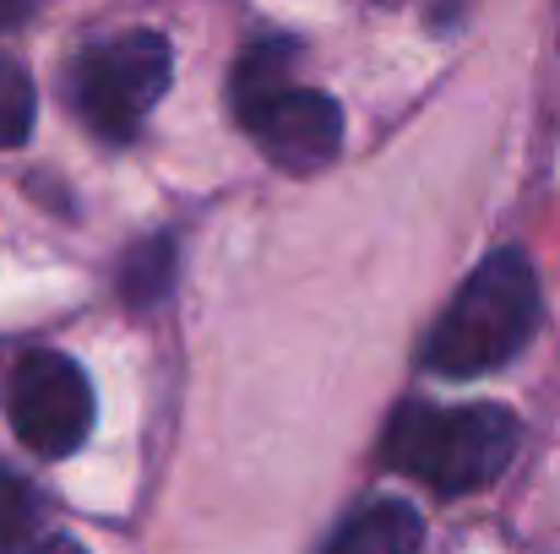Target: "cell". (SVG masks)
Here are the masks:
<instances>
[{
	"label": "cell",
	"instance_id": "1",
	"mask_svg": "<svg viewBox=\"0 0 560 554\" xmlns=\"http://www.w3.org/2000/svg\"><path fill=\"white\" fill-rule=\"evenodd\" d=\"M294 38H256L229 71V109L267 164L283 175H316L343 148V109L332 93L294 82Z\"/></svg>",
	"mask_w": 560,
	"mask_h": 554
},
{
	"label": "cell",
	"instance_id": "2",
	"mask_svg": "<svg viewBox=\"0 0 560 554\" xmlns=\"http://www.w3.org/2000/svg\"><path fill=\"white\" fill-rule=\"evenodd\" d=\"M539 316H545V305H539L534 261L517 245L490 250L468 272V283L452 294L441 321L430 327L419 359L430 375H446V380L490 375L528 349V338L539 332Z\"/></svg>",
	"mask_w": 560,
	"mask_h": 554
},
{
	"label": "cell",
	"instance_id": "3",
	"mask_svg": "<svg viewBox=\"0 0 560 554\" xmlns=\"http://www.w3.org/2000/svg\"><path fill=\"white\" fill-rule=\"evenodd\" d=\"M517 413L501 402L474 408H435V402H402L386 419L381 462L419 479L435 495H474L506 473L517 457Z\"/></svg>",
	"mask_w": 560,
	"mask_h": 554
},
{
	"label": "cell",
	"instance_id": "4",
	"mask_svg": "<svg viewBox=\"0 0 560 554\" xmlns=\"http://www.w3.org/2000/svg\"><path fill=\"white\" fill-rule=\"evenodd\" d=\"M175 82V49L164 33H148V27H131V33H115V38H98L88 44L71 71H66V98L77 109V120L98 137V142H115L126 148L142 120L159 109V98L170 93Z\"/></svg>",
	"mask_w": 560,
	"mask_h": 554
},
{
	"label": "cell",
	"instance_id": "5",
	"mask_svg": "<svg viewBox=\"0 0 560 554\" xmlns=\"http://www.w3.org/2000/svg\"><path fill=\"white\" fill-rule=\"evenodd\" d=\"M93 380L71 354L38 349L11 375V429L38 457H71L93 435Z\"/></svg>",
	"mask_w": 560,
	"mask_h": 554
},
{
	"label": "cell",
	"instance_id": "6",
	"mask_svg": "<svg viewBox=\"0 0 560 554\" xmlns=\"http://www.w3.org/2000/svg\"><path fill=\"white\" fill-rule=\"evenodd\" d=\"M419 544H424V517L408 500L381 495L343 517L327 554H419Z\"/></svg>",
	"mask_w": 560,
	"mask_h": 554
},
{
	"label": "cell",
	"instance_id": "7",
	"mask_svg": "<svg viewBox=\"0 0 560 554\" xmlns=\"http://www.w3.org/2000/svg\"><path fill=\"white\" fill-rule=\"evenodd\" d=\"M175 272H180V261H175V234H148V239H137L131 250H126V261H120V294H126V305H159L170 288H175Z\"/></svg>",
	"mask_w": 560,
	"mask_h": 554
},
{
	"label": "cell",
	"instance_id": "8",
	"mask_svg": "<svg viewBox=\"0 0 560 554\" xmlns=\"http://www.w3.org/2000/svg\"><path fill=\"white\" fill-rule=\"evenodd\" d=\"M38 544V490L0 462V554H27Z\"/></svg>",
	"mask_w": 560,
	"mask_h": 554
},
{
	"label": "cell",
	"instance_id": "9",
	"mask_svg": "<svg viewBox=\"0 0 560 554\" xmlns=\"http://www.w3.org/2000/svg\"><path fill=\"white\" fill-rule=\"evenodd\" d=\"M33 115H38V93L27 71L11 55H0V148H22L33 131Z\"/></svg>",
	"mask_w": 560,
	"mask_h": 554
},
{
	"label": "cell",
	"instance_id": "10",
	"mask_svg": "<svg viewBox=\"0 0 560 554\" xmlns=\"http://www.w3.org/2000/svg\"><path fill=\"white\" fill-rule=\"evenodd\" d=\"M38 5H44V0H0V27H16V22H27Z\"/></svg>",
	"mask_w": 560,
	"mask_h": 554
},
{
	"label": "cell",
	"instance_id": "11",
	"mask_svg": "<svg viewBox=\"0 0 560 554\" xmlns=\"http://www.w3.org/2000/svg\"><path fill=\"white\" fill-rule=\"evenodd\" d=\"M27 554H88V550H82L77 539H66V533H55V539H38V544H33V550H27Z\"/></svg>",
	"mask_w": 560,
	"mask_h": 554
},
{
	"label": "cell",
	"instance_id": "12",
	"mask_svg": "<svg viewBox=\"0 0 560 554\" xmlns=\"http://www.w3.org/2000/svg\"><path fill=\"white\" fill-rule=\"evenodd\" d=\"M381 5H402V0H381Z\"/></svg>",
	"mask_w": 560,
	"mask_h": 554
}]
</instances>
